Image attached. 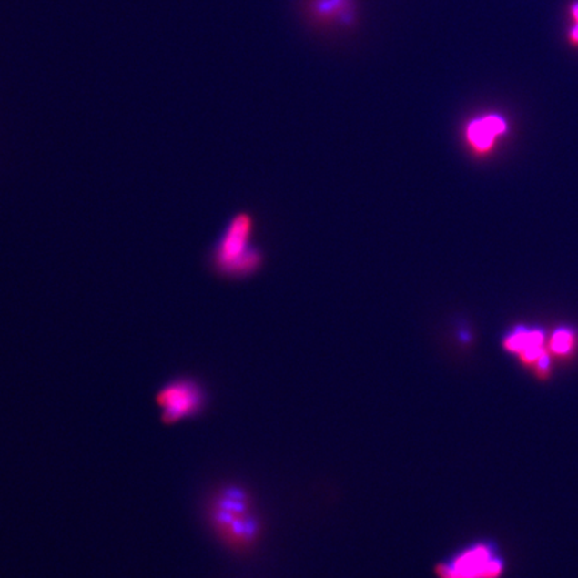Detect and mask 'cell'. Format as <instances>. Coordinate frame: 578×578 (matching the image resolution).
Masks as SVG:
<instances>
[{
    "instance_id": "obj_1",
    "label": "cell",
    "mask_w": 578,
    "mask_h": 578,
    "mask_svg": "<svg viewBox=\"0 0 578 578\" xmlns=\"http://www.w3.org/2000/svg\"><path fill=\"white\" fill-rule=\"evenodd\" d=\"M208 520L218 537L232 549H244L256 540L259 522L243 489L218 490L208 506Z\"/></svg>"
},
{
    "instance_id": "obj_6",
    "label": "cell",
    "mask_w": 578,
    "mask_h": 578,
    "mask_svg": "<svg viewBox=\"0 0 578 578\" xmlns=\"http://www.w3.org/2000/svg\"><path fill=\"white\" fill-rule=\"evenodd\" d=\"M505 119L500 116L481 117L472 119L466 129V138L470 147L478 153H485L494 147L495 139L506 132Z\"/></svg>"
},
{
    "instance_id": "obj_4",
    "label": "cell",
    "mask_w": 578,
    "mask_h": 578,
    "mask_svg": "<svg viewBox=\"0 0 578 578\" xmlns=\"http://www.w3.org/2000/svg\"><path fill=\"white\" fill-rule=\"evenodd\" d=\"M502 573V561L485 545L472 546L454 563L441 565V578H498Z\"/></svg>"
},
{
    "instance_id": "obj_5",
    "label": "cell",
    "mask_w": 578,
    "mask_h": 578,
    "mask_svg": "<svg viewBox=\"0 0 578 578\" xmlns=\"http://www.w3.org/2000/svg\"><path fill=\"white\" fill-rule=\"evenodd\" d=\"M543 344H545L543 332L518 330L505 339L503 346L508 351L520 355L523 363L534 364L541 374L546 375L549 369V358L543 350Z\"/></svg>"
},
{
    "instance_id": "obj_3",
    "label": "cell",
    "mask_w": 578,
    "mask_h": 578,
    "mask_svg": "<svg viewBox=\"0 0 578 578\" xmlns=\"http://www.w3.org/2000/svg\"><path fill=\"white\" fill-rule=\"evenodd\" d=\"M207 401L204 387L196 379L178 377L157 391L156 404L165 426H175L201 414Z\"/></svg>"
},
{
    "instance_id": "obj_2",
    "label": "cell",
    "mask_w": 578,
    "mask_h": 578,
    "mask_svg": "<svg viewBox=\"0 0 578 578\" xmlns=\"http://www.w3.org/2000/svg\"><path fill=\"white\" fill-rule=\"evenodd\" d=\"M253 221L248 213H238L225 227L212 252V266L229 278L249 275L260 264V253L250 245Z\"/></svg>"
},
{
    "instance_id": "obj_7",
    "label": "cell",
    "mask_w": 578,
    "mask_h": 578,
    "mask_svg": "<svg viewBox=\"0 0 578 578\" xmlns=\"http://www.w3.org/2000/svg\"><path fill=\"white\" fill-rule=\"evenodd\" d=\"M347 10H349L347 0H315V7H313L316 15L323 21L344 16V14L349 13Z\"/></svg>"
},
{
    "instance_id": "obj_8",
    "label": "cell",
    "mask_w": 578,
    "mask_h": 578,
    "mask_svg": "<svg viewBox=\"0 0 578 578\" xmlns=\"http://www.w3.org/2000/svg\"><path fill=\"white\" fill-rule=\"evenodd\" d=\"M552 349L558 355H566L574 346V335L571 331H558L552 339Z\"/></svg>"
}]
</instances>
